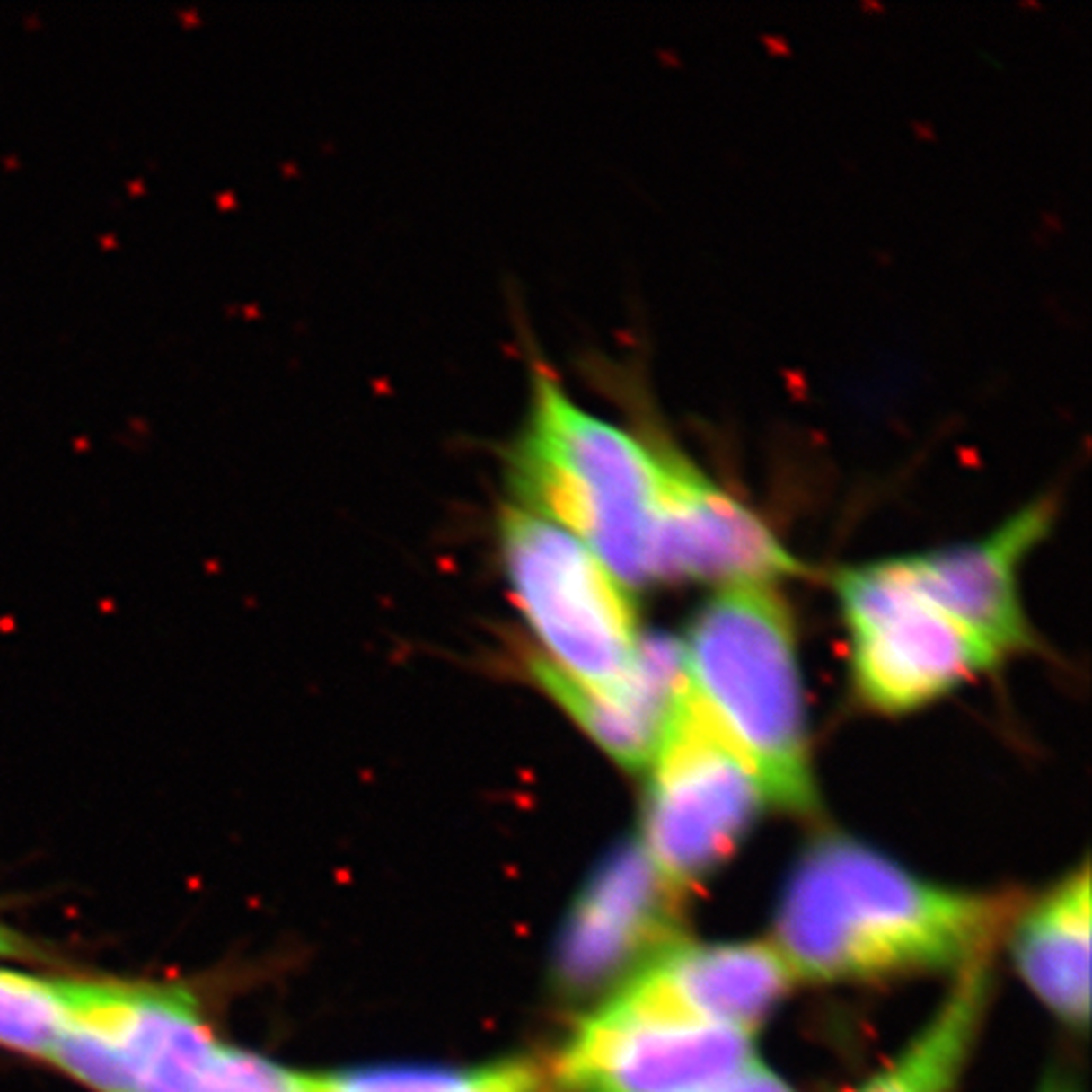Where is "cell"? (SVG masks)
I'll return each mask as SVG.
<instances>
[{
    "label": "cell",
    "mask_w": 1092,
    "mask_h": 1092,
    "mask_svg": "<svg viewBox=\"0 0 1092 1092\" xmlns=\"http://www.w3.org/2000/svg\"><path fill=\"white\" fill-rule=\"evenodd\" d=\"M71 986L74 982L0 969V1047L48 1060L68 1024Z\"/></svg>",
    "instance_id": "cell-17"
},
{
    "label": "cell",
    "mask_w": 1092,
    "mask_h": 1092,
    "mask_svg": "<svg viewBox=\"0 0 1092 1092\" xmlns=\"http://www.w3.org/2000/svg\"><path fill=\"white\" fill-rule=\"evenodd\" d=\"M647 774L640 845L682 895L736 850L766 797L746 762L693 700L688 682Z\"/></svg>",
    "instance_id": "cell-5"
},
{
    "label": "cell",
    "mask_w": 1092,
    "mask_h": 1092,
    "mask_svg": "<svg viewBox=\"0 0 1092 1092\" xmlns=\"http://www.w3.org/2000/svg\"><path fill=\"white\" fill-rule=\"evenodd\" d=\"M1090 870L1067 875L1014 926L1011 954L1029 989L1062 1022L1090 1019Z\"/></svg>",
    "instance_id": "cell-14"
},
{
    "label": "cell",
    "mask_w": 1092,
    "mask_h": 1092,
    "mask_svg": "<svg viewBox=\"0 0 1092 1092\" xmlns=\"http://www.w3.org/2000/svg\"><path fill=\"white\" fill-rule=\"evenodd\" d=\"M299 1092H544L524 1062L445 1070V1067H365L331 1075H299Z\"/></svg>",
    "instance_id": "cell-16"
},
{
    "label": "cell",
    "mask_w": 1092,
    "mask_h": 1092,
    "mask_svg": "<svg viewBox=\"0 0 1092 1092\" xmlns=\"http://www.w3.org/2000/svg\"><path fill=\"white\" fill-rule=\"evenodd\" d=\"M1011 918V903L933 885L847 837L797 862L781 895L774 948L794 979L870 982L913 971H961Z\"/></svg>",
    "instance_id": "cell-1"
},
{
    "label": "cell",
    "mask_w": 1092,
    "mask_h": 1092,
    "mask_svg": "<svg viewBox=\"0 0 1092 1092\" xmlns=\"http://www.w3.org/2000/svg\"><path fill=\"white\" fill-rule=\"evenodd\" d=\"M703 1092H794L784 1079L774 1075L771 1070H766L759 1060L749 1065L746 1070H741L738 1075L731 1079H726L721 1085L710 1088Z\"/></svg>",
    "instance_id": "cell-19"
},
{
    "label": "cell",
    "mask_w": 1092,
    "mask_h": 1092,
    "mask_svg": "<svg viewBox=\"0 0 1092 1092\" xmlns=\"http://www.w3.org/2000/svg\"><path fill=\"white\" fill-rule=\"evenodd\" d=\"M1054 511V498L1042 496L976 542L893 561L926 600L1001 657L1032 642L1019 600V569L1052 529Z\"/></svg>",
    "instance_id": "cell-12"
},
{
    "label": "cell",
    "mask_w": 1092,
    "mask_h": 1092,
    "mask_svg": "<svg viewBox=\"0 0 1092 1092\" xmlns=\"http://www.w3.org/2000/svg\"><path fill=\"white\" fill-rule=\"evenodd\" d=\"M991 997L989 956L958 971L948 997L943 999L926 1029L911 1047L852 1092H951L969 1065L971 1050L982 1032Z\"/></svg>",
    "instance_id": "cell-15"
},
{
    "label": "cell",
    "mask_w": 1092,
    "mask_h": 1092,
    "mask_svg": "<svg viewBox=\"0 0 1092 1092\" xmlns=\"http://www.w3.org/2000/svg\"><path fill=\"white\" fill-rule=\"evenodd\" d=\"M1044 1092H1065V1090H1060V1088H1057V1085H1052L1050 1090H1044Z\"/></svg>",
    "instance_id": "cell-21"
},
{
    "label": "cell",
    "mask_w": 1092,
    "mask_h": 1092,
    "mask_svg": "<svg viewBox=\"0 0 1092 1092\" xmlns=\"http://www.w3.org/2000/svg\"><path fill=\"white\" fill-rule=\"evenodd\" d=\"M681 893L665 883L640 840L604 858L567 915L554 971L561 989L587 997L625 983L681 941Z\"/></svg>",
    "instance_id": "cell-8"
},
{
    "label": "cell",
    "mask_w": 1092,
    "mask_h": 1092,
    "mask_svg": "<svg viewBox=\"0 0 1092 1092\" xmlns=\"http://www.w3.org/2000/svg\"><path fill=\"white\" fill-rule=\"evenodd\" d=\"M756 1062L741 1029L632 1017L607 1004L587 1014L557 1057L567 1092H703Z\"/></svg>",
    "instance_id": "cell-7"
},
{
    "label": "cell",
    "mask_w": 1092,
    "mask_h": 1092,
    "mask_svg": "<svg viewBox=\"0 0 1092 1092\" xmlns=\"http://www.w3.org/2000/svg\"><path fill=\"white\" fill-rule=\"evenodd\" d=\"M688 691L759 779L766 802L809 815L805 685L784 600L771 585L721 587L681 642Z\"/></svg>",
    "instance_id": "cell-3"
},
{
    "label": "cell",
    "mask_w": 1092,
    "mask_h": 1092,
    "mask_svg": "<svg viewBox=\"0 0 1092 1092\" xmlns=\"http://www.w3.org/2000/svg\"><path fill=\"white\" fill-rule=\"evenodd\" d=\"M498 546L546 663L600 691L625 685L642 642L630 587L572 533L514 504L498 516Z\"/></svg>",
    "instance_id": "cell-4"
},
{
    "label": "cell",
    "mask_w": 1092,
    "mask_h": 1092,
    "mask_svg": "<svg viewBox=\"0 0 1092 1092\" xmlns=\"http://www.w3.org/2000/svg\"><path fill=\"white\" fill-rule=\"evenodd\" d=\"M660 445L579 405L546 367L532 374L524 425L506 448L519 508L594 551L625 585L653 579Z\"/></svg>",
    "instance_id": "cell-2"
},
{
    "label": "cell",
    "mask_w": 1092,
    "mask_h": 1092,
    "mask_svg": "<svg viewBox=\"0 0 1092 1092\" xmlns=\"http://www.w3.org/2000/svg\"><path fill=\"white\" fill-rule=\"evenodd\" d=\"M192 1092H299V1072L253 1052L216 1047Z\"/></svg>",
    "instance_id": "cell-18"
},
{
    "label": "cell",
    "mask_w": 1092,
    "mask_h": 1092,
    "mask_svg": "<svg viewBox=\"0 0 1092 1092\" xmlns=\"http://www.w3.org/2000/svg\"><path fill=\"white\" fill-rule=\"evenodd\" d=\"M536 682L612 762L642 771L656 756L673 710L685 691L681 642L642 635L635 670L617 691H600L564 675L544 657L533 660Z\"/></svg>",
    "instance_id": "cell-13"
},
{
    "label": "cell",
    "mask_w": 1092,
    "mask_h": 1092,
    "mask_svg": "<svg viewBox=\"0 0 1092 1092\" xmlns=\"http://www.w3.org/2000/svg\"><path fill=\"white\" fill-rule=\"evenodd\" d=\"M660 501L653 579H696L718 587L774 585L805 567L756 511L685 455L660 445Z\"/></svg>",
    "instance_id": "cell-9"
},
{
    "label": "cell",
    "mask_w": 1092,
    "mask_h": 1092,
    "mask_svg": "<svg viewBox=\"0 0 1092 1092\" xmlns=\"http://www.w3.org/2000/svg\"><path fill=\"white\" fill-rule=\"evenodd\" d=\"M68 1022L101 1042L119 1092H192L218 1047L198 1001L182 989L74 982Z\"/></svg>",
    "instance_id": "cell-11"
},
{
    "label": "cell",
    "mask_w": 1092,
    "mask_h": 1092,
    "mask_svg": "<svg viewBox=\"0 0 1092 1092\" xmlns=\"http://www.w3.org/2000/svg\"><path fill=\"white\" fill-rule=\"evenodd\" d=\"M21 956H26L23 938H18L5 923H0V961L3 958H21Z\"/></svg>",
    "instance_id": "cell-20"
},
{
    "label": "cell",
    "mask_w": 1092,
    "mask_h": 1092,
    "mask_svg": "<svg viewBox=\"0 0 1092 1092\" xmlns=\"http://www.w3.org/2000/svg\"><path fill=\"white\" fill-rule=\"evenodd\" d=\"M850 635L858 696L875 710L929 706L999 657L905 579L895 561L850 567L834 577Z\"/></svg>",
    "instance_id": "cell-6"
},
{
    "label": "cell",
    "mask_w": 1092,
    "mask_h": 1092,
    "mask_svg": "<svg viewBox=\"0 0 1092 1092\" xmlns=\"http://www.w3.org/2000/svg\"><path fill=\"white\" fill-rule=\"evenodd\" d=\"M797 982L774 943L678 941L650 958L602 1004L657 1022L753 1035Z\"/></svg>",
    "instance_id": "cell-10"
}]
</instances>
